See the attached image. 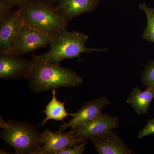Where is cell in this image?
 <instances>
[{"instance_id": "1", "label": "cell", "mask_w": 154, "mask_h": 154, "mask_svg": "<svg viewBox=\"0 0 154 154\" xmlns=\"http://www.w3.org/2000/svg\"><path fill=\"white\" fill-rule=\"evenodd\" d=\"M31 60L32 68L28 81L29 88L35 94L61 87L74 88L84 83L82 78L75 71L60 64L38 59L33 52Z\"/></svg>"}, {"instance_id": "2", "label": "cell", "mask_w": 154, "mask_h": 154, "mask_svg": "<svg viewBox=\"0 0 154 154\" xmlns=\"http://www.w3.org/2000/svg\"><path fill=\"white\" fill-rule=\"evenodd\" d=\"M89 36L77 31L63 29L54 37L49 44V51L40 55H36L38 59L55 64L65 60L81 59L82 53L93 52H106L108 48H90L85 45Z\"/></svg>"}, {"instance_id": "3", "label": "cell", "mask_w": 154, "mask_h": 154, "mask_svg": "<svg viewBox=\"0 0 154 154\" xmlns=\"http://www.w3.org/2000/svg\"><path fill=\"white\" fill-rule=\"evenodd\" d=\"M19 12L25 25H29L53 38L65 29L67 22L61 16L56 7L33 0L20 8Z\"/></svg>"}, {"instance_id": "4", "label": "cell", "mask_w": 154, "mask_h": 154, "mask_svg": "<svg viewBox=\"0 0 154 154\" xmlns=\"http://www.w3.org/2000/svg\"><path fill=\"white\" fill-rule=\"evenodd\" d=\"M2 128L1 138L13 147L18 154H39L42 145V136L29 122L11 119L1 122Z\"/></svg>"}, {"instance_id": "5", "label": "cell", "mask_w": 154, "mask_h": 154, "mask_svg": "<svg viewBox=\"0 0 154 154\" xmlns=\"http://www.w3.org/2000/svg\"><path fill=\"white\" fill-rule=\"evenodd\" d=\"M53 38L29 25H24L19 32L12 49V54L22 56L49 45Z\"/></svg>"}, {"instance_id": "6", "label": "cell", "mask_w": 154, "mask_h": 154, "mask_svg": "<svg viewBox=\"0 0 154 154\" xmlns=\"http://www.w3.org/2000/svg\"><path fill=\"white\" fill-rule=\"evenodd\" d=\"M0 54V79H28L32 68L31 59L8 53Z\"/></svg>"}, {"instance_id": "7", "label": "cell", "mask_w": 154, "mask_h": 154, "mask_svg": "<svg viewBox=\"0 0 154 154\" xmlns=\"http://www.w3.org/2000/svg\"><path fill=\"white\" fill-rule=\"evenodd\" d=\"M119 125L118 117L111 116L107 113H102L88 123L75 127L71 131L76 139L85 140L107 131L118 128Z\"/></svg>"}, {"instance_id": "8", "label": "cell", "mask_w": 154, "mask_h": 154, "mask_svg": "<svg viewBox=\"0 0 154 154\" xmlns=\"http://www.w3.org/2000/svg\"><path fill=\"white\" fill-rule=\"evenodd\" d=\"M110 103V101L105 97L85 102L76 113H69V116L72 117V119L61 125L59 130L64 131L69 128L72 129L88 123L98 117L102 113L103 108Z\"/></svg>"}, {"instance_id": "9", "label": "cell", "mask_w": 154, "mask_h": 154, "mask_svg": "<svg viewBox=\"0 0 154 154\" xmlns=\"http://www.w3.org/2000/svg\"><path fill=\"white\" fill-rule=\"evenodd\" d=\"M25 25L19 10L0 21V53L11 51L17 36Z\"/></svg>"}, {"instance_id": "10", "label": "cell", "mask_w": 154, "mask_h": 154, "mask_svg": "<svg viewBox=\"0 0 154 154\" xmlns=\"http://www.w3.org/2000/svg\"><path fill=\"white\" fill-rule=\"evenodd\" d=\"M42 134L43 145L42 146L39 154H57L58 152L63 149L84 141L74 137L71 131L68 132L60 130L52 131L46 128L42 133Z\"/></svg>"}, {"instance_id": "11", "label": "cell", "mask_w": 154, "mask_h": 154, "mask_svg": "<svg viewBox=\"0 0 154 154\" xmlns=\"http://www.w3.org/2000/svg\"><path fill=\"white\" fill-rule=\"evenodd\" d=\"M90 140L99 154H135L112 130L93 137Z\"/></svg>"}, {"instance_id": "12", "label": "cell", "mask_w": 154, "mask_h": 154, "mask_svg": "<svg viewBox=\"0 0 154 154\" xmlns=\"http://www.w3.org/2000/svg\"><path fill=\"white\" fill-rule=\"evenodd\" d=\"M99 0H57L56 6L61 16L66 22L75 17L94 11Z\"/></svg>"}, {"instance_id": "13", "label": "cell", "mask_w": 154, "mask_h": 154, "mask_svg": "<svg viewBox=\"0 0 154 154\" xmlns=\"http://www.w3.org/2000/svg\"><path fill=\"white\" fill-rule=\"evenodd\" d=\"M147 88L145 91H142L138 87H135L126 100L127 103L130 104L134 111L139 115L147 113L154 98V88Z\"/></svg>"}, {"instance_id": "14", "label": "cell", "mask_w": 154, "mask_h": 154, "mask_svg": "<svg viewBox=\"0 0 154 154\" xmlns=\"http://www.w3.org/2000/svg\"><path fill=\"white\" fill-rule=\"evenodd\" d=\"M52 93V99L47 104L45 110L43 111L46 117L39 125H44L48 120L51 119L63 122L65 119L67 118L69 116V113L67 112L65 107V102H61L57 100L56 95V89H53Z\"/></svg>"}, {"instance_id": "15", "label": "cell", "mask_w": 154, "mask_h": 154, "mask_svg": "<svg viewBox=\"0 0 154 154\" xmlns=\"http://www.w3.org/2000/svg\"><path fill=\"white\" fill-rule=\"evenodd\" d=\"M139 8L144 12L147 18L146 26L142 34L143 38L154 43V8H149L144 3L140 4Z\"/></svg>"}, {"instance_id": "16", "label": "cell", "mask_w": 154, "mask_h": 154, "mask_svg": "<svg viewBox=\"0 0 154 154\" xmlns=\"http://www.w3.org/2000/svg\"><path fill=\"white\" fill-rule=\"evenodd\" d=\"M141 82L147 87L154 88V60L145 67L142 74Z\"/></svg>"}, {"instance_id": "17", "label": "cell", "mask_w": 154, "mask_h": 154, "mask_svg": "<svg viewBox=\"0 0 154 154\" xmlns=\"http://www.w3.org/2000/svg\"><path fill=\"white\" fill-rule=\"evenodd\" d=\"M87 140L83 141L82 142L75 145L63 149L59 152L57 154H83L84 153L85 146L87 144Z\"/></svg>"}, {"instance_id": "18", "label": "cell", "mask_w": 154, "mask_h": 154, "mask_svg": "<svg viewBox=\"0 0 154 154\" xmlns=\"http://www.w3.org/2000/svg\"><path fill=\"white\" fill-rule=\"evenodd\" d=\"M152 134H154V118L147 122L145 126L139 133L137 137L140 139Z\"/></svg>"}, {"instance_id": "19", "label": "cell", "mask_w": 154, "mask_h": 154, "mask_svg": "<svg viewBox=\"0 0 154 154\" xmlns=\"http://www.w3.org/2000/svg\"><path fill=\"white\" fill-rule=\"evenodd\" d=\"M12 6L6 0H0V21L11 14Z\"/></svg>"}, {"instance_id": "20", "label": "cell", "mask_w": 154, "mask_h": 154, "mask_svg": "<svg viewBox=\"0 0 154 154\" xmlns=\"http://www.w3.org/2000/svg\"><path fill=\"white\" fill-rule=\"evenodd\" d=\"M12 6L17 5L19 6V8L25 5L28 3L30 2L33 0H6Z\"/></svg>"}, {"instance_id": "21", "label": "cell", "mask_w": 154, "mask_h": 154, "mask_svg": "<svg viewBox=\"0 0 154 154\" xmlns=\"http://www.w3.org/2000/svg\"><path fill=\"white\" fill-rule=\"evenodd\" d=\"M42 2L50 5H53V4L56 2H57V0H40Z\"/></svg>"}, {"instance_id": "22", "label": "cell", "mask_w": 154, "mask_h": 154, "mask_svg": "<svg viewBox=\"0 0 154 154\" xmlns=\"http://www.w3.org/2000/svg\"><path fill=\"white\" fill-rule=\"evenodd\" d=\"M7 152L1 149V154H8V153H6Z\"/></svg>"}]
</instances>
